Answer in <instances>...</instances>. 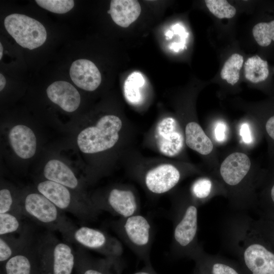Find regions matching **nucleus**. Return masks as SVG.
Masks as SVG:
<instances>
[{
    "label": "nucleus",
    "instance_id": "nucleus-1",
    "mask_svg": "<svg viewBox=\"0 0 274 274\" xmlns=\"http://www.w3.org/2000/svg\"><path fill=\"white\" fill-rule=\"evenodd\" d=\"M41 274H72L75 269L76 253L69 243L62 241L47 230L34 242Z\"/></svg>",
    "mask_w": 274,
    "mask_h": 274
},
{
    "label": "nucleus",
    "instance_id": "nucleus-2",
    "mask_svg": "<svg viewBox=\"0 0 274 274\" xmlns=\"http://www.w3.org/2000/svg\"><path fill=\"white\" fill-rule=\"evenodd\" d=\"M198 205L186 201L177 205L173 211L172 252L175 255L192 258L201 246L198 243Z\"/></svg>",
    "mask_w": 274,
    "mask_h": 274
},
{
    "label": "nucleus",
    "instance_id": "nucleus-3",
    "mask_svg": "<svg viewBox=\"0 0 274 274\" xmlns=\"http://www.w3.org/2000/svg\"><path fill=\"white\" fill-rule=\"evenodd\" d=\"M113 227L122 241L145 262L146 265H151L150 252L153 230L146 217L138 214L120 218L113 223Z\"/></svg>",
    "mask_w": 274,
    "mask_h": 274
},
{
    "label": "nucleus",
    "instance_id": "nucleus-4",
    "mask_svg": "<svg viewBox=\"0 0 274 274\" xmlns=\"http://www.w3.org/2000/svg\"><path fill=\"white\" fill-rule=\"evenodd\" d=\"M20 207L24 217H28L52 231L61 233L72 224L64 212L38 192H29L20 198Z\"/></svg>",
    "mask_w": 274,
    "mask_h": 274
},
{
    "label": "nucleus",
    "instance_id": "nucleus-5",
    "mask_svg": "<svg viewBox=\"0 0 274 274\" xmlns=\"http://www.w3.org/2000/svg\"><path fill=\"white\" fill-rule=\"evenodd\" d=\"M37 188L59 210L82 221L94 220L101 212L91 201L79 200L73 195L72 189L56 182L46 180L39 183Z\"/></svg>",
    "mask_w": 274,
    "mask_h": 274
},
{
    "label": "nucleus",
    "instance_id": "nucleus-6",
    "mask_svg": "<svg viewBox=\"0 0 274 274\" xmlns=\"http://www.w3.org/2000/svg\"><path fill=\"white\" fill-rule=\"evenodd\" d=\"M122 125L121 120L116 116L102 117L95 126L87 127L80 132L77 138L80 150L91 154L110 149L117 142Z\"/></svg>",
    "mask_w": 274,
    "mask_h": 274
},
{
    "label": "nucleus",
    "instance_id": "nucleus-7",
    "mask_svg": "<svg viewBox=\"0 0 274 274\" xmlns=\"http://www.w3.org/2000/svg\"><path fill=\"white\" fill-rule=\"evenodd\" d=\"M61 234L65 241L93 250L105 257H120L123 251L118 239L99 229L73 224Z\"/></svg>",
    "mask_w": 274,
    "mask_h": 274
},
{
    "label": "nucleus",
    "instance_id": "nucleus-8",
    "mask_svg": "<svg viewBox=\"0 0 274 274\" xmlns=\"http://www.w3.org/2000/svg\"><path fill=\"white\" fill-rule=\"evenodd\" d=\"M4 24L8 32L23 48L32 50L42 45L46 40L45 27L26 15L10 14L5 19Z\"/></svg>",
    "mask_w": 274,
    "mask_h": 274
},
{
    "label": "nucleus",
    "instance_id": "nucleus-9",
    "mask_svg": "<svg viewBox=\"0 0 274 274\" xmlns=\"http://www.w3.org/2000/svg\"><path fill=\"white\" fill-rule=\"evenodd\" d=\"M101 212L107 211L126 218L140 214V206L134 193L129 189L113 188L110 190L106 201L96 204Z\"/></svg>",
    "mask_w": 274,
    "mask_h": 274
},
{
    "label": "nucleus",
    "instance_id": "nucleus-10",
    "mask_svg": "<svg viewBox=\"0 0 274 274\" xmlns=\"http://www.w3.org/2000/svg\"><path fill=\"white\" fill-rule=\"evenodd\" d=\"M157 144L163 155L173 157L178 154L184 145V138L176 120L172 117L162 119L156 129Z\"/></svg>",
    "mask_w": 274,
    "mask_h": 274
},
{
    "label": "nucleus",
    "instance_id": "nucleus-11",
    "mask_svg": "<svg viewBox=\"0 0 274 274\" xmlns=\"http://www.w3.org/2000/svg\"><path fill=\"white\" fill-rule=\"evenodd\" d=\"M251 168V161L245 153L234 152L222 162L220 175L224 183L235 190L244 183Z\"/></svg>",
    "mask_w": 274,
    "mask_h": 274
},
{
    "label": "nucleus",
    "instance_id": "nucleus-12",
    "mask_svg": "<svg viewBox=\"0 0 274 274\" xmlns=\"http://www.w3.org/2000/svg\"><path fill=\"white\" fill-rule=\"evenodd\" d=\"M180 178V173L175 166L164 164L148 172L145 183L150 191L159 194L170 190L178 183Z\"/></svg>",
    "mask_w": 274,
    "mask_h": 274
},
{
    "label": "nucleus",
    "instance_id": "nucleus-13",
    "mask_svg": "<svg viewBox=\"0 0 274 274\" xmlns=\"http://www.w3.org/2000/svg\"><path fill=\"white\" fill-rule=\"evenodd\" d=\"M72 81L78 87L86 91H93L100 85L101 76L99 71L92 61L85 59L73 62L70 70Z\"/></svg>",
    "mask_w": 274,
    "mask_h": 274
},
{
    "label": "nucleus",
    "instance_id": "nucleus-14",
    "mask_svg": "<svg viewBox=\"0 0 274 274\" xmlns=\"http://www.w3.org/2000/svg\"><path fill=\"white\" fill-rule=\"evenodd\" d=\"M0 271V274H41L34 242L1 265Z\"/></svg>",
    "mask_w": 274,
    "mask_h": 274
},
{
    "label": "nucleus",
    "instance_id": "nucleus-15",
    "mask_svg": "<svg viewBox=\"0 0 274 274\" xmlns=\"http://www.w3.org/2000/svg\"><path fill=\"white\" fill-rule=\"evenodd\" d=\"M48 98L67 112L76 110L80 104L78 91L71 83L58 81L50 85L46 90Z\"/></svg>",
    "mask_w": 274,
    "mask_h": 274
},
{
    "label": "nucleus",
    "instance_id": "nucleus-16",
    "mask_svg": "<svg viewBox=\"0 0 274 274\" xmlns=\"http://www.w3.org/2000/svg\"><path fill=\"white\" fill-rule=\"evenodd\" d=\"M35 239L32 230L27 224L20 233L0 235L1 265L32 244Z\"/></svg>",
    "mask_w": 274,
    "mask_h": 274
},
{
    "label": "nucleus",
    "instance_id": "nucleus-17",
    "mask_svg": "<svg viewBox=\"0 0 274 274\" xmlns=\"http://www.w3.org/2000/svg\"><path fill=\"white\" fill-rule=\"evenodd\" d=\"M9 139L13 150L20 158L28 159L35 154L37 140L28 127L21 124L14 126L10 131Z\"/></svg>",
    "mask_w": 274,
    "mask_h": 274
},
{
    "label": "nucleus",
    "instance_id": "nucleus-18",
    "mask_svg": "<svg viewBox=\"0 0 274 274\" xmlns=\"http://www.w3.org/2000/svg\"><path fill=\"white\" fill-rule=\"evenodd\" d=\"M141 12V6L138 1L113 0L108 13L116 24L127 27L137 19Z\"/></svg>",
    "mask_w": 274,
    "mask_h": 274
},
{
    "label": "nucleus",
    "instance_id": "nucleus-19",
    "mask_svg": "<svg viewBox=\"0 0 274 274\" xmlns=\"http://www.w3.org/2000/svg\"><path fill=\"white\" fill-rule=\"evenodd\" d=\"M43 174L47 180L61 184L72 190L79 185L78 179L73 171L60 160L52 159L46 164Z\"/></svg>",
    "mask_w": 274,
    "mask_h": 274
},
{
    "label": "nucleus",
    "instance_id": "nucleus-20",
    "mask_svg": "<svg viewBox=\"0 0 274 274\" xmlns=\"http://www.w3.org/2000/svg\"><path fill=\"white\" fill-rule=\"evenodd\" d=\"M185 141L191 149L202 155L211 153L213 144L201 126L195 122L188 123L185 128Z\"/></svg>",
    "mask_w": 274,
    "mask_h": 274
},
{
    "label": "nucleus",
    "instance_id": "nucleus-21",
    "mask_svg": "<svg viewBox=\"0 0 274 274\" xmlns=\"http://www.w3.org/2000/svg\"><path fill=\"white\" fill-rule=\"evenodd\" d=\"M76 253L75 270L77 274H107L106 258L95 259L84 252L82 247Z\"/></svg>",
    "mask_w": 274,
    "mask_h": 274
},
{
    "label": "nucleus",
    "instance_id": "nucleus-22",
    "mask_svg": "<svg viewBox=\"0 0 274 274\" xmlns=\"http://www.w3.org/2000/svg\"><path fill=\"white\" fill-rule=\"evenodd\" d=\"M244 71L246 78L253 83L262 82L269 75L267 62L258 55L250 57L246 61Z\"/></svg>",
    "mask_w": 274,
    "mask_h": 274
},
{
    "label": "nucleus",
    "instance_id": "nucleus-23",
    "mask_svg": "<svg viewBox=\"0 0 274 274\" xmlns=\"http://www.w3.org/2000/svg\"><path fill=\"white\" fill-rule=\"evenodd\" d=\"M145 84V78L139 72H133L127 77L124 84V93L128 102L136 104L141 101V89Z\"/></svg>",
    "mask_w": 274,
    "mask_h": 274
},
{
    "label": "nucleus",
    "instance_id": "nucleus-24",
    "mask_svg": "<svg viewBox=\"0 0 274 274\" xmlns=\"http://www.w3.org/2000/svg\"><path fill=\"white\" fill-rule=\"evenodd\" d=\"M198 258L209 265L211 274H239L232 266L215 256H211L205 252L201 246L192 257Z\"/></svg>",
    "mask_w": 274,
    "mask_h": 274
},
{
    "label": "nucleus",
    "instance_id": "nucleus-25",
    "mask_svg": "<svg viewBox=\"0 0 274 274\" xmlns=\"http://www.w3.org/2000/svg\"><path fill=\"white\" fill-rule=\"evenodd\" d=\"M244 62L243 57L237 53L232 54L226 61L222 68L220 76L223 80L234 85L239 80V71Z\"/></svg>",
    "mask_w": 274,
    "mask_h": 274
},
{
    "label": "nucleus",
    "instance_id": "nucleus-26",
    "mask_svg": "<svg viewBox=\"0 0 274 274\" xmlns=\"http://www.w3.org/2000/svg\"><path fill=\"white\" fill-rule=\"evenodd\" d=\"M23 218L13 213L0 214V235L21 232L26 224Z\"/></svg>",
    "mask_w": 274,
    "mask_h": 274
},
{
    "label": "nucleus",
    "instance_id": "nucleus-27",
    "mask_svg": "<svg viewBox=\"0 0 274 274\" xmlns=\"http://www.w3.org/2000/svg\"><path fill=\"white\" fill-rule=\"evenodd\" d=\"M214 190L213 181L207 177L198 179L192 184L191 192L198 206L210 198Z\"/></svg>",
    "mask_w": 274,
    "mask_h": 274
},
{
    "label": "nucleus",
    "instance_id": "nucleus-28",
    "mask_svg": "<svg viewBox=\"0 0 274 274\" xmlns=\"http://www.w3.org/2000/svg\"><path fill=\"white\" fill-rule=\"evenodd\" d=\"M253 35L258 44L262 47L269 46L274 41V20L270 22H260L252 30Z\"/></svg>",
    "mask_w": 274,
    "mask_h": 274
},
{
    "label": "nucleus",
    "instance_id": "nucleus-29",
    "mask_svg": "<svg viewBox=\"0 0 274 274\" xmlns=\"http://www.w3.org/2000/svg\"><path fill=\"white\" fill-rule=\"evenodd\" d=\"M13 213L24 218L20 207V199H16L11 190L7 188L0 190V214Z\"/></svg>",
    "mask_w": 274,
    "mask_h": 274
},
{
    "label": "nucleus",
    "instance_id": "nucleus-30",
    "mask_svg": "<svg viewBox=\"0 0 274 274\" xmlns=\"http://www.w3.org/2000/svg\"><path fill=\"white\" fill-rule=\"evenodd\" d=\"M205 3L209 11L218 18H231L236 14L235 8L226 1L206 0Z\"/></svg>",
    "mask_w": 274,
    "mask_h": 274
},
{
    "label": "nucleus",
    "instance_id": "nucleus-31",
    "mask_svg": "<svg viewBox=\"0 0 274 274\" xmlns=\"http://www.w3.org/2000/svg\"><path fill=\"white\" fill-rule=\"evenodd\" d=\"M254 228L269 244L274 250V220L259 217L252 219Z\"/></svg>",
    "mask_w": 274,
    "mask_h": 274
},
{
    "label": "nucleus",
    "instance_id": "nucleus-32",
    "mask_svg": "<svg viewBox=\"0 0 274 274\" xmlns=\"http://www.w3.org/2000/svg\"><path fill=\"white\" fill-rule=\"evenodd\" d=\"M36 2L41 7L57 14L66 13L74 6L72 0H36Z\"/></svg>",
    "mask_w": 274,
    "mask_h": 274
},
{
    "label": "nucleus",
    "instance_id": "nucleus-33",
    "mask_svg": "<svg viewBox=\"0 0 274 274\" xmlns=\"http://www.w3.org/2000/svg\"><path fill=\"white\" fill-rule=\"evenodd\" d=\"M255 211L259 217L274 220V184L269 189L266 200L259 202Z\"/></svg>",
    "mask_w": 274,
    "mask_h": 274
},
{
    "label": "nucleus",
    "instance_id": "nucleus-34",
    "mask_svg": "<svg viewBox=\"0 0 274 274\" xmlns=\"http://www.w3.org/2000/svg\"><path fill=\"white\" fill-rule=\"evenodd\" d=\"M107 262V274H122L124 263L120 257H105Z\"/></svg>",
    "mask_w": 274,
    "mask_h": 274
},
{
    "label": "nucleus",
    "instance_id": "nucleus-35",
    "mask_svg": "<svg viewBox=\"0 0 274 274\" xmlns=\"http://www.w3.org/2000/svg\"><path fill=\"white\" fill-rule=\"evenodd\" d=\"M226 125L223 122H219L215 125L214 133L217 141L222 142L226 138Z\"/></svg>",
    "mask_w": 274,
    "mask_h": 274
},
{
    "label": "nucleus",
    "instance_id": "nucleus-36",
    "mask_svg": "<svg viewBox=\"0 0 274 274\" xmlns=\"http://www.w3.org/2000/svg\"><path fill=\"white\" fill-rule=\"evenodd\" d=\"M240 135L245 143H251L252 141V136L249 126L247 123H245L242 124L240 128Z\"/></svg>",
    "mask_w": 274,
    "mask_h": 274
},
{
    "label": "nucleus",
    "instance_id": "nucleus-37",
    "mask_svg": "<svg viewBox=\"0 0 274 274\" xmlns=\"http://www.w3.org/2000/svg\"><path fill=\"white\" fill-rule=\"evenodd\" d=\"M265 129L269 136L274 140V116L270 117L267 121Z\"/></svg>",
    "mask_w": 274,
    "mask_h": 274
},
{
    "label": "nucleus",
    "instance_id": "nucleus-38",
    "mask_svg": "<svg viewBox=\"0 0 274 274\" xmlns=\"http://www.w3.org/2000/svg\"><path fill=\"white\" fill-rule=\"evenodd\" d=\"M133 274H158L153 268L151 265H146L141 270L136 271Z\"/></svg>",
    "mask_w": 274,
    "mask_h": 274
},
{
    "label": "nucleus",
    "instance_id": "nucleus-39",
    "mask_svg": "<svg viewBox=\"0 0 274 274\" xmlns=\"http://www.w3.org/2000/svg\"><path fill=\"white\" fill-rule=\"evenodd\" d=\"M6 83V81L5 77L2 74H0V90L2 91L5 87Z\"/></svg>",
    "mask_w": 274,
    "mask_h": 274
},
{
    "label": "nucleus",
    "instance_id": "nucleus-40",
    "mask_svg": "<svg viewBox=\"0 0 274 274\" xmlns=\"http://www.w3.org/2000/svg\"><path fill=\"white\" fill-rule=\"evenodd\" d=\"M3 48L1 43H0V59H2L3 56Z\"/></svg>",
    "mask_w": 274,
    "mask_h": 274
}]
</instances>
